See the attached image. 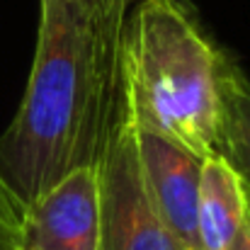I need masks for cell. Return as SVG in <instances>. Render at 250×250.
Returning <instances> with one entry per match:
<instances>
[{
    "label": "cell",
    "instance_id": "6",
    "mask_svg": "<svg viewBox=\"0 0 250 250\" xmlns=\"http://www.w3.org/2000/svg\"><path fill=\"white\" fill-rule=\"evenodd\" d=\"M250 182L221 153L202 161L197 199L199 250H229L246 216Z\"/></svg>",
    "mask_w": 250,
    "mask_h": 250
},
{
    "label": "cell",
    "instance_id": "9",
    "mask_svg": "<svg viewBox=\"0 0 250 250\" xmlns=\"http://www.w3.org/2000/svg\"><path fill=\"white\" fill-rule=\"evenodd\" d=\"M229 250H250V202L246 207L243 224H241V229H238V233H236V238H233V243H231Z\"/></svg>",
    "mask_w": 250,
    "mask_h": 250
},
{
    "label": "cell",
    "instance_id": "1",
    "mask_svg": "<svg viewBox=\"0 0 250 250\" xmlns=\"http://www.w3.org/2000/svg\"><path fill=\"white\" fill-rule=\"evenodd\" d=\"M126 15L129 0L104 12L76 0H39L29 81L0 136V177L24 204L71 170L100 163L124 112Z\"/></svg>",
    "mask_w": 250,
    "mask_h": 250
},
{
    "label": "cell",
    "instance_id": "5",
    "mask_svg": "<svg viewBox=\"0 0 250 250\" xmlns=\"http://www.w3.org/2000/svg\"><path fill=\"white\" fill-rule=\"evenodd\" d=\"M136 151L148 194L167 231L185 250H199L197 199H199L202 158L139 126H136Z\"/></svg>",
    "mask_w": 250,
    "mask_h": 250
},
{
    "label": "cell",
    "instance_id": "8",
    "mask_svg": "<svg viewBox=\"0 0 250 250\" xmlns=\"http://www.w3.org/2000/svg\"><path fill=\"white\" fill-rule=\"evenodd\" d=\"M27 204L0 177V250H24Z\"/></svg>",
    "mask_w": 250,
    "mask_h": 250
},
{
    "label": "cell",
    "instance_id": "3",
    "mask_svg": "<svg viewBox=\"0 0 250 250\" xmlns=\"http://www.w3.org/2000/svg\"><path fill=\"white\" fill-rule=\"evenodd\" d=\"M100 250H185L167 231L148 194L136 151V126L126 109L97 163Z\"/></svg>",
    "mask_w": 250,
    "mask_h": 250
},
{
    "label": "cell",
    "instance_id": "10",
    "mask_svg": "<svg viewBox=\"0 0 250 250\" xmlns=\"http://www.w3.org/2000/svg\"><path fill=\"white\" fill-rule=\"evenodd\" d=\"M78 5H83L85 10H90V12H104V10H109L117 0H76Z\"/></svg>",
    "mask_w": 250,
    "mask_h": 250
},
{
    "label": "cell",
    "instance_id": "7",
    "mask_svg": "<svg viewBox=\"0 0 250 250\" xmlns=\"http://www.w3.org/2000/svg\"><path fill=\"white\" fill-rule=\"evenodd\" d=\"M219 136L221 156L250 182V83L226 54L219 61Z\"/></svg>",
    "mask_w": 250,
    "mask_h": 250
},
{
    "label": "cell",
    "instance_id": "4",
    "mask_svg": "<svg viewBox=\"0 0 250 250\" xmlns=\"http://www.w3.org/2000/svg\"><path fill=\"white\" fill-rule=\"evenodd\" d=\"M24 250H100L97 166L71 170L27 204Z\"/></svg>",
    "mask_w": 250,
    "mask_h": 250
},
{
    "label": "cell",
    "instance_id": "2",
    "mask_svg": "<svg viewBox=\"0 0 250 250\" xmlns=\"http://www.w3.org/2000/svg\"><path fill=\"white\" fill-rule=\"evenodd\" d=\"M221 51L177 0H141L122 34V83L134 124L197 158L221 153Z\"/></svg>",
    "mask_w": 250,
    "mask_h": 250
}]
</instances>
